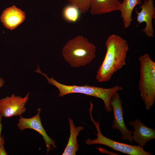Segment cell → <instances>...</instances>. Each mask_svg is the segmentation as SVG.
<instances>
[{
	"label": "cell",
	"mask_w": 155,
	"mask_h": 155,
	"mask_svg": "<svg viewBox=\"0 0 155 155\" xmlns=\"http://www.w3.org/2000/svg\"><path fill=\"white\" fill-rule=\"evenodd\" d=\"M71 5L78 8L80 12L84 13L89 10L92 0H67Z\"/></svg>",
	"instance_id": "cell-16"
},
{
	"label": "cell",
	"mask_w": 155,
	"mask_h": 155,
	"mask_svg": "<svg viewBox=\"0 0 155 155\" xmlns=\"http://www.w3.org/2000/svg\"><path fill=\"white\" fill-rule=\"evenodd\" d=\"M5 83L4 79L0 77V88L3 86Z\"/></svg>",
	"instance_id": "cell-19"
},
{
	"label": "cell",
	"mask_w": 155,
	"mask_h": 155,
	"mask_svg": "<svg viewBox=\"0 0 155 155\" xmlns=\"http://www.w3.org/2000/svg\"><path fill=\"white\" fill-rule=\"evenodd\" d=\"M70 126V135L67 145L62 154V155H75L79 145L78 144L77 137L79 133L84 129L83 127H76L73 120L69 117Z\"/></svg>",
	"instance_id": "cell-13"
},
{
	"label": "cell",
	"mask_w": 155,
	"mask_h": 155,
	"mask_svg": "<svg viewBox=\"0 0 155 155\" xmlns=\"http://www.w3.org/2000/svg\"><path fill=\"white\" fill-rule=\"evenodd\" d=\"M39 73L45 77L49 84L56 87L59 90V96L62 97L67 94L78 93L85 94L101 99L103 101L106 111L110 112L112 108L110 104L111 99L116 93L121 91V86L116 85L112 87L104 88L88 85L79 86L67 85L58 82L51 77L49 78L45 73L40 70Z\"/></svg>",
	"instance_id": "cell-3"
},
{
	"label": "cell",
	"mask_w": 155,
	"mask_h": 155,
	"mask_svg": "<svg viewBox=\"0 0 155 155\" xmlns=\"http://www.w3.org/2000/svg\"><path fill=\"white\" fill-rule=\"evenodd\" d=\"M26 18L25 13L15 6L6 8L2 12L1 21L4 26L10 30L16 28Z\"/></svg>",
	"instance_id": "cell-11"
},
{
	"label": "cell",
	"mask_w": 155,
	"mask_h": 155,
	"mask_svg": "<svg viewBox=\"0 0 155 155\" xmlns=\"http://www.w3.org/2000/svg\"><path fill=\"white\" fill-rule=\"evenodd\" d=\"M93 103H90L89 109L91 120L95 125L97 133H95L97 137L94 140L88 139L86 141V143L88 145L100 144L105 145L115 151L129 155H152L149 152L145 151L143 147L140 145H132L123 143L117 142L107 137L102 134L99 127V121H95L92 117V111Z\"/></svg>",
	"instance_id": "cell-5"
},
{
	"label": "cell",
	"mask_w": 155,
	"mask_h": 155,
	"mask_svg": "<svg viewBox=\"0 0 155 155\" xmlns=\"http://www.w3.org/2000/svg\"><path fill=\"white\" fill-rule=\"evenodd\" d=\"M2 117L0 115V145L2 144H5V140L4 136H1V133L3 128V125L1 122Z\"/></svg>",
	"instance_id": "cell-17"
},
{
	"label": "cell",
	"mask_w": 155,
	"mask_h": 155,
	"mask_svg": "<svg viewBox=\"0 0 155 155\" xmlns=\"http://www.w3.org/2000/svg\"><path fill=\"white\" fill-rule=\"evenodd\" d=\"M142 3V0H123L121 2L118 11L120 12L125 29L129 27L131 23L132 13L134 9Z\"/></svg>",
	"instance_id": "cell-14"
},
{
	"label": "cell",
	"mask_w": 155,
	"mask_h": 155,
	"mask_svg": "<svg viewBox=\"0 0 155 155\" xmlns=\"http://www.w3.org/2000/svg\"><path fill=\"white\" fill-rule=\"evenodd\" d=\"M79 9L72 5L66 6L63 10V15L65 19L67 21L72 22H76L79 16Z\"/></svg>",
	"instance_id": "cell-15"
},
{
	"label": "cell",
	"mask_w": 155,
	"mask_h": 155,
	"mask_svg": "<svg viewBox=\"0 0 155 155\" xmlns=\"http://www.w3.org/2000/svg\"><path fill=\"white\" fill-rule=\"evenodd\" d=\"M110 104L113 110L114 120L112 127L120 131L123 141H127L132 143V132L129 130L125 125L123 117L122 101L119 93H115L111 97Z\"/></svg>",
	"instance_id": "cell-7"
},
{
	"label": "cell",
	"mask_w": 155,
	"mask_h": 155,
	"mask_svg": "<svg viewBox=\"0 0 155 155\" xmlns=\"http://www.w3.org/2000/svg\"><path fill=\"white\" fill-rule=\"evenodd\" d=\"M40 108L37 109V113L34 116L29 118H25L20 115L17 126L19 129L23 131L26 129H31L38 133L42 137L46 147V154L52 149L57 148L55 141L50 137L47 135L42 125L40 117L41 111Z\"/></svg>",
	"instance_id": "cell-8"
},
{
	"label": "cell",
	"mask_w": 155,
	"mask_h": 155,
	"mask_svg": "<svg viewBox=\"0 0 155 155\" xmlns=\"http://www.w3.org/2000/svg\"><path fill=\"white\" fill-rule=\"evenodd\" d=\"M105 46V55L96 75V78L99 83L110 81L114 74L125 65L129 49L127 41L115 34L108 37Z\"/></svg>",
	"instance_id": "cell-1"
},
{
	"label": "cell",
	"mask_w": 155,
	"mask_h": 155,
	"mask_svg": "<svg viewBox=\"0 0 155 155\" xmlns=\"http://www.w3.org/2000/svg\"><path fill=\"white\" fill-rule=\"evenodd\" d=\"M140 79L139 88L146 110L150 109L155 101V63L146 53L139 59Z\"/></svg>",
	"instance_id": "cell-4"
},
{
	"label": "cell",
	"mask_w": 155,
	"mask_h": 155,
	"mask_svg": "<svg viewBox=\"0 0 155 155\" xmlns=\"http://www.w3.org/2000/svg\"><path fill=\"white\" fill-rule=\"evenodd\" d=\"M96 47L82 36L79 35L68 41L62 50L64 60L73 67L90 64L96 56Z\"/></svg>",
	"instance_id": "cell-2"
},
{
	"label": "cell",
	"mask_w": 155,
	"mask_h": 155,
	"mask_svg": "<svg viewBox=\"0 0 155 155\" xmlns=\"http://www.w3.org/2000/svg\"><path fill=\"white\" fill-rule=\"evenodd\" d=\"M121 1L119 0H92L89 10L92 15H99L118 11Z\"/></svg>",
	"instance_id": "cell-12"
},
{
	"label": "cell",
	"mask_w": 155,
	"mask_h": 155,
	"mask_svg": "<svg viewBox=\"0 0 155 155\" xmlns=\"http://www.w3.org/2000/svg\"><path fill=\"white\" fill-rule=\"evenodd\" d=\"M30 93L24 97L16 96L14 94L0 99V115L9 118L20 116L26 111L25 105L29 99Z\"/></svg>",
	"instance_id": "cell-6"
},
{
	"label": "cell",
	"mask_w": 155,
	"mask_h": 155,
	"mask_svg": "<svg viewBox=\"0 0 155 155\" xmlns=\"http://www.w3.org/2000/svg\"><path fill=\"white\" fill-rule=\"evenodd\" d=\"M4 144H2L0 145V155H7L8 154L5 149Z\"/></svg>",
	"instance_id": "cell-18"
},
{
	"label": "cell",
	"mask_w": 155,
	"mask_h": 155,
	"mask_svg": "<svg viewBox=\"0 0 155 155\" xmlns=\"http://www.w3.org/2000/svg\"><path fill=\"white\" fill-rule=\"evenodd\" d=\"M129 124L134 128L132 132L133 141L143 147L149 141L155 139V130L144 125L139 119H136L129 122Z\"/></svg>",
	"instance_id": "cell-10"
},
{
	"label": "cell",
	"mask_w": 155,
	"mask_h": 155,
	"mask_svg": "<svg viewBox=\"0 0 155 155\" xmlns=\"http://www.w3.org/2000/svg\"><path fill=\"white\" fill-rule=\"evenodd\" d=\"M140 7L141 10L137 14V21L138 24L146 23L145 27L142 30L146 36L148 37L154 36V30L152 25V20L155 18V7L153 0H143Z\"/></svg>",
	"instance_id": "cell-9"
}]
</instances>
